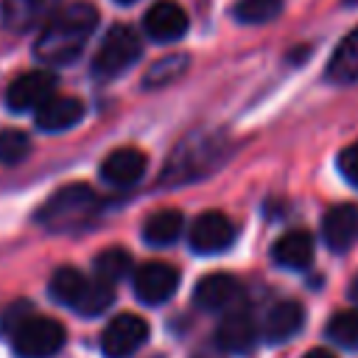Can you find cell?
<instances>
[{"instance_id": "cell-2", "label": "cell", "mask_w": 358, "mask_h": 358, "mask_svg": "<svg viewBox=\"0 0 358 358\" xmlns=\"http://www.w3.org/2000/svg\"><path fill=\"white\" fill-rule=\"evenodd\" d=\"M48 291H50V296L56 302L73 308L81 316H98V313H103L112 305V296H115L112 294V285L101 282L98 277L90 280L78 268H70V266L53 271Z\"/></svg>"}, {"instance_id": "cell-28", "label": "cell", "mask_w": 358, "mask_h": 358, "mask_svg": "<svg viewBox=\"0 0 358 358\" xmlns=\"http://www.w3.org/2000/svg\"><path fill=\"white\" fill-rule=\"evenodd\" d=\"M302 358H336L330 350H324V347H319V350H310L308 355H302Z\"/></svg>"}, {"instance_id": "cell-1", "label": "cell", "mask_w": 358, "mask_h": 358, "mask_svg": "<svg viewBox=\"0 0 358 358\" xmlns=\"http://www.w3.org/2000/svg\"><path fill=\"white\" fill-rule=\"evenodd\" d=\"M95 25H98L95 8L90 3H73L48 17V22L36 36L34 53L45 64H67L84 50Z\"/></svg>"}, {"instance_id": "cell-8", "label": "cell", "mask_w": 358, "mask_h": 358, "mask_svg": "<svg viewBox=\"0 0 358 358\" xmlns=\"http://www.w3.org/2000/svg\"><path fill=\"white\" fill-rule=\"evenodd\" d=\"M56 76L48 73V70H34V73H25L20 76L8 92H6V103L8 109L14 112H36L45 101H50L56 95Z\"/></svg>"}, {"instance_id": "cell-22", "label": "cell", "mask_w": 358, "mask_h": 358, "mask_svg": "<svg viewBox=\"0 0 358 358\" xmlns=\"http://www.w3.org/2000/svg\"><path fill=\"white\" fill-rule=\"evenodd\" d=\"M129 271H131V255H129L126 249L109 246V249L98 252V257H95V274H98L101 282L115 285V282L123 280Z\"/></svg>"}, {"instance_id": "cell-21", "label": "cell", "mask_w": 358, "mask_h": 358, "mask_svg": "<svg viewBox=\"0 0 358 358\" xmlns=\"http://www.w3.org/2000/svg\"><path fill=\"white\" fill-rule=\"evenodd\" d=\"M182 215L176 210H157L145 224H143V241L151 246H171L182 235Z\"/></svg>"}, {"instance_id": "cell-17", "label": "cell", "mask_w": 358, "mask_h": 358, "mask_svg": "<svg viewBox=\"0 0 358 358\" xmlns=\"http://www.w3.org/2000/svg\"><path fill=\"white\" fill-rule=\"evenodd\" d=\"M302 322H305L302 305L294 302V299H282V302H277V305L266 313V319H263V338H266L268 344L288 341L291 336L299 333Z\"/></svg>"}, {"instance_id": "cell-11", "label": "cell", "mask_w": 358, "mask_h": 358, "mask_svg": "<svg viewBox=\"0 0 358 358\" xmlns=\"http://www.w3.org/2000/svg\"><path fill=\"white\" fill-rule=\"evenodd\" d=\"M215 143H185L176 148L173 159L165 165L162 182H187L201 176L215 165Z\"/></svg>"}, {"instance_id": "cell-27", "label": "cell", "mask_w": 358, "mask_h": 358, "mask_svg": "<svg viewBox=\"0 0 358 358\" xmlns=\"http://www.w3.org/2000/svg\"><path fill=\"white\" fill-rule=\"evenodd\" d=\"M338 168H341V176H344L352 187H358V143L338 154Z\"/></svg>"}, {"instance_id": "cell-29", "label": "cell", "mask_w": 358, "mask_h": 358, "mask_svg": "<svg viewBox=\"0 0 358 358\" xmlns=\"http://www.w3.org/2000/svg\"><path fill=\"white\" fill-rule=\"evenodd\" d=\"M350 296H352V302H358V277H355V282H352V291H350Z\"/></svg>"}, {"instance_id": "cell-12", "label": "cell", "mask_w": 358, "mask_h": 358, "mask_svg": "<svg viewBox=\"0 0 358 358\" xmlns=\"http://www.w3.org/2000/svg\"><path fill=\"white\" fill-rule=\"evenodd\" d=\"M143 31L148 34V39L154 42H173L179 36H185L187 31V14L179 3L173 0H159L154 3L145 17H143Z\"/></svg>"}, {"instance_id": "cell-24", "label": "cell", "mask_w": 358, "mask_h": 358, "mask_svg": "<svg viewBox=\"0 0 358 358\" xmlns=\"http://www.w3.org/2000/svg\"><path fill=\"white\" fill-rule=\"evenodd\" d=\"M327 338L344 350H358V310H338L327 322Z\"/></svg>"}, {"instance_id": "cell-13", "label": "cell", "mask_w": 358, "mask_h": 358, "mask_svg": "<svg viewBox=\"0 0 358 358\" xmlns=\"http://www.w3.org/2000/svg\"><path fill=\"white\" fill-rule=\"evenodd\" d=\"M322 238L327 249L347 252L358 241V207L355 204H336L322 218Z\"/></svg>"}, {"instance_id": "cell-15", "label": "cell", "mask_w": 358, "mask_h": 358, "mask_svg": "<svg viewBox=\"0 0 358 358\" xmlns=\"http://www.w3.org/2000/svg\"><path fill=\"white\" fill-rule=\"evenodd\" d=\"M255 341H257V324H255V319L246 313V310H229L224 319H221V324H218V330H215V344L224 350V352H249L252 347H255Z\"/></svg>"}, {"instance_id": "cell-14", "label": "cell", "mask_w": 358, "mask_h": 358, "mask_svg": "<svg viewBox=\"0 0 358 358\" xmlns=\"http://www.w3.org/2000/svg\"><path fill=\"white\" fill-rule=\"evenodd\" d=\"M145 173V154L140 148L123 145L115 148L112 154H106V159L101 162V176L106 185L112 187H129L134 185L140 176Z\"/></svg>"}, {"instance_id": "cell-20", "label": "cell", "mask_w": 358, "mask_h": 358, "mask_svg": "<svg viewBox=\"0 0 358 358\" xmlns=\"http://www.w3.org/2000/svg\"><path fill=\"white\" fill-rule=\"evenodd\" d=\"M327 78L338 84L358 81V28H352L333 50L330 64H327Z\"/></svg>"}, {"instance_id": "cell-3", "label": "cell", "mask_w": 358, "mask_h": 358, "mask_svg": "<svg viewBox=\"0 0 358 358\" xmlns=\"http://www.w3.org/2000/svg\"><path fill=\"white\" fill-rule=\"evenodd\" d=\"M98 210V196L87 185H67L56 190L36 213V221L50 232H70L84 227Z\"/></svg>"}, {"instance_id": "cell-10", "label": "cell", "mask_w": 358, "mask_h": 358, "mask_svg": "<svg viewBox=\"0 0 358 358\" xmlns=\"http://www.w3.org/2000/svg\"><path fill=\"white\" fill-rule=\"evenodd\" d=\"M235 238L232 221L224 213H201L193 224H190V249L199 255H218L224 249H229Z\"/></svg>"}, {"instance_id": "cell-18", "label": "cell", "mask_w": 358, "mask_h": 358, "mask_svg": "<svg viewBox=\"0 0 358 358\" xmlns=\"http://www.w3.org/2000/svg\"><path fill=\"white\" fill-rule=\"evenodd\" d=\"M271 257L277 266L282 268H291V271H302L310 266L313 260V238L305 232V229H291L285 232L274 249H271Z\"/></svg>"}, {"instance_id": "cell-5", "label": "cell", "mask_w": 358, "mask_h": 358, "mask_svg": "<svg viewBox=\"0 0 358 358\" xmlns=\"http://www.w3.org/2000/svg\"><path fill=\"white\" fill-rule=\"evenodd\" d=\"M140 59V39L129 25H112L98 53L92 56V73L98 78H115Z\"/></svg>"}, {"instance_id": "cell-26", "label": "cell", "mask_w": 358, "mask_h": 358, "mask_svg": "<svg viewBox=\"0 0 358 358\" xmlns=\"http://www.w3.org/2000/svg\"><path fill=\"white\" fill-rule=\"evenodd\" d=\"M31 140L20 129H3L0 131V162L3 165H17L28 157Z\"/></svg>"}, {"instance_id": "cell-25", "label": "cell", "mask_w": 358, "mask_h": 358, "mask_svg": "<svg viewBox=\"0 0 358 358\" xmlns=\"http://www.w3.org/2000/svg\"><path fill=\"white\" fill-rule=\"evenodd\" d=\"M187 70V56L185 53H173V56H165L159 62H154L145 73V87H162L173 78H179L182 73Z\"/></svg>"}, {"instance_id": "cell-7", "label": "cell", "mask_w": 358, "mask_h": 358, "mask_svg": "<svg viewBox=\"0 0 358 358\" xmlns=\"http://www.w3.org/2000/svg\"><path fill=\"white\" fill-rule=\"evenodd\" d=\"M193 299H196V305L201 310H213V313L224 310V313H229V310H238L241 308V302H243V285L232 274L215 271V274H207V277L199 280V285L193 291Z\"/></svg>"}, {"instance_id": "cell-31", "label": "cell", "mask_w": 358, "mask_h": 358, "mask_svg": "<svg viewBox=\"0 0 358 358\" xmlns=\"http://www.w3.org/2000/svg\"><path fill=\"white\" fill-rule=\"evenodd\" d=\"M344 3H350V6H358V0H344Z\"/></svg>"}, {"instance_id": "cell-19", "label": "cell", "mask_w": 358, "mask_h": 358, "mask_svg": "<svg viewBox=\"0 0 358 358\" xmlns=\"http://www.w3.org/2000/svg\"><path fill=\"white\" fill-rule=\"evenodd\" d=\"M53 6L56 0H3V20L14 31H31L53 11Z\"/></svg>"}, {"instance_id": "cell-6", "label": "cell", "mask_w": 358, "mask_h": 358, "mask_svg": "<svg viewBox=\"0 0 358 358\" xmlns=\"http://www.w3.org/2000/svg\"><path fill=\"white\" fill-rule=\"evenodd\" d=\"M145 338H148V322L140 319L137 313H120L106 324L101 336V347L106 358H129L143 347Z\"/></svg>"}, {"instance_id": "cell-30", "label": "cell", "mask_w": 358, "mask_h": 358, "mask_svg": "<svg viewBox=\"0 0 358 358\" xmlns=\"http://www.w3.org/2000/svg\"><path fill=\"white\" fill-rule=\"evenodd\" d=\"M115 3H137V0H115Z\"/></svg>"}, {"instance_id": "cell-23", "label": "cell", "mask_w": 358, "mask_h": 358, "mask_svg": "<svg viewBox=\"0 0 358 358\" xmlns=\"http://www.w3.org/2000/svg\"><path fill=\"white\" fill-rule=\"evenodd\" d=\"M282 6L285 0H241L232 14L243 25H263V22H271L282 11Z\"/></svg>"}, {"instance_id": "cell-16", "label": "cell", "mask_w": 358, "mask_h": 358, "mask_svg": "<svg viewBox=\"0 0 358 358\" xmlns=\"http://www.w3.org/2000/svg\"><path fill=\"white\" fill-rule=\"evenodd\" d=\"M84 117V103L70 95H53L36 109V126L42 131H67Z\"/></svg>"}, {"instance_id": "cell-4", "label": "cell", "mask_w": 358, "mask_h": 358, "mask_svg": "<svg viewBox=\"0 0 358 358\" xmlns=\"http://www.w3.org/2000/svg\"><path fill=\"white\" fill-rule=\"evenodd\" d=\"M11 347L20 358H53L64 347V324L39 316V313H25L14 327H11Z\"/></svg>"}, {"instance_id": "cell-9", "label": "cell", "mask_w": 358, "mask_h": 358, "mask_svg": "<svg viewBox=\"0 0 358 358\" xmlns=\"http://www.w3.org/2000/svg\"><path fill=\"white\" fill-rule=\"evenodd\" d=\"M134 294L140 302L145 305H159V302H168L176 288H179V271L168 263H145L134 271Z\"/></svg>"}]
</instances>
